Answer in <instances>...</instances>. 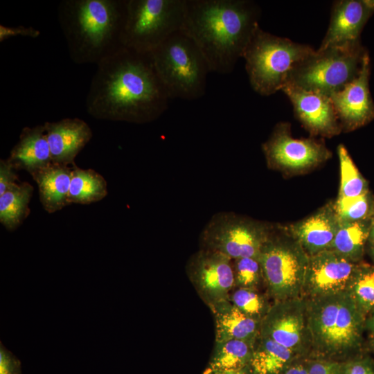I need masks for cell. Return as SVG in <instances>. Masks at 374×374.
Masks as SVG:
<instances>
[{
	"instance_id": "cell-1",
	"label": "cell",
	"mask_w": 374,
	"mask_h": 374,
	"mask_svg": "<svg viewBox=\"0 0 374 374\" xmlns=\"http://www.w3.org/2000/svg\"><path fill=\"white\" fill-rule=\"evenodd\" d=\"M169 99L150 54L122 46L97 64L85 106L96 119L143 124L159 118Z\"/></svg>"
},
{
	"instance_id": "cell-2",
	"label": "cell",
	"mask_w": 374,
	"mask_h": 374,
	"mask_svg": "<svg viewBox=\"0 0 374 374\" xmlns=\"http://www.w3.org/2000/svg\"><path fill=\"white\" fill-rule=\"evenodd\" d=\"M260 11L249 0H186L181 30L197 46L210 71H233L256 28Z\"/></svg>"
},
{
	"instance_id": "cell-3",
	"label": "cell",
	"mask_w": 374,
	"mask_h": 374,
	"mask_svg": "<svg viewBox=\"0 0 374 374\" xmlns=\"http://www.w3.org/2000/svg\"><path fill=\"white\" fill-rule=\"evenodd\" d=\"M127 0H62L57 20L69 55L78 64H98L121 47Z\"/></svg>"
},
{
	"instance_id": "cell-4",
	"label": "cell",
	"mask_w": 374,
	"mask_h": 374,
	"mask_svg": "<svg viewBox=\"0 0 374 374\" xmlns=\"http://www.w3.org/2000/svg\"><path fill=\"white\" fill-rule=\"evenodd\" d=\"M310 339L308 358L346 362L359 350L366 317L350 292L305 299Z\"/></svg>"
},
{
	"instance_id": "cell-5",
	"label": "cell",
	"mask_w": 374,
	"mask_h": 374,
	"mask_svg": "<svg viewBox=\"0 0 374 374\" xmlns=\"http://www.w3.org/2000/svg\"><path fill=\"white\" fill-rule=\"evenodd\" d=\"M314 51L309 45L266 32L258 24L242 57L252 89L267 96L281 91L293 69Z\"/></svg>"
},
{
	"instance_id": "cell-6",
	"label": "cell",
	"mask_w": 374,
	"mask_h": 374,
	"mask_svg": "<svg viewBox=\"0 0 374 374\" xmlns=\"http://www.w3.org/2000/svg\"><path fill=\"white\" fill-rule=\"evenodd\" d=\"M150 55L170 99L193 100L205 94L209 67L197 46L184 31L171 35Z\"/></svg>"
},
{
	"instance_id": "cell-7",
	"label": "cell",
	"mask_w": 374,
	"mask_h": 374,
	"mask_svg": "<svg viewBox=\"0 0 374 374\" xmlns=\"http://www.w3.org/2000/svg\"><path fill=\"white\" fill-rule=\"evenodd\" d=\"M367 53L360 41L315 50L293 69L285 84L330 97L358 76Z\"/></svg>"
},
{
	"instance_id": "cell-8",
	"label": "cell",
	"mask_w": 374,
	"mask_h": 374,
	"mask_svg": "<svg viewBox=\"0 0 374 374\" xmlns=\"http://www.w3.org/2000/svg\"><path fill=\"white\" fill-rule=\"evenodd\" d=\"M186 0H127L122 45L150 54L182 29Z\"/></svg>"
},
{
	"instance_id": "cell-9",
	"label": "cell",
	"mask_w": 374,
	"mask_h": 374,
	"mask_svg": "<svg viewBox=\"0 0 374 374\" xmlns=\"http://www.w3.org/2000/svg\"><path fill=\"white\" fill-rule=\"evenodd\" d=\"M258 260L275 302L302 297L309 256L291 235L276 236L271 232Z\"/></svg>"
},
{
	"instance_id": "cell-10",
	"label": "cell",
	"mask_w": 374,
	"mask_h": 374,
	"mask_svg": "<svg viewBox=\"0 0 374 374\" xmlns=\"http://www.w3.org/2000/svg\"><path fill=\"white\" fill-rule=\"evenodd\" d=\"M271 233L265 223L223 212L214 215L201 235L203 249L220 252L232 260L258 258Z\"/></svg>"
},
{
	"instance_id": "cell-11",
	"label": "cell",
	"mask_w": 374,
	"mask_h": 374,
	"mask_svg": "<svg viewBox=\"0 0 374 374\" xmlns=\"http://www.w3.org/2000/svg\"><path fill=\"white\" fill-rule=\"evenodd\" d=\"M259 336L275 341L300 357L308 358L310 339L306 300L276 301L260 323Z\"/></svg>"
},
{
	"instance_id": "cell-12",
	"label": "cell",
	"mask_w": 374,
	"mask_h": 374,
	"mask_svg": "<svg viewBox=\"0 0 374 374\" xmlns=\"http://www.w3.org/2000/svg\"><path fill=\"white\" fill-rule=\"evenodd\" d=\"M290 125H276L269 139L262 145L268 164L273 168L300 171L316 166L327 160L331 152L326 145L315 139H294Z\"/></svg>"
},
{
	"instance_id": "cell-13",
	"label": "cell",
	"mask_w": 374,
	"mask_h": 374,
	"mask_svg": "<svg viewBox=\"0 0 374 374\" xmlns=\"http://www.w3.org/2000/svg\"><path fill=\"white\" fill-rule=\"evenodd\" d=\"M360 267L330 249L310 256L302 298L349 292Z\"/></svg>"
},
{
	"instance_id": "cell-14",
	"label": "cell",
	"mask_w": 374,
	"mask_h": 374,
	"mask_svg": "<svg viewBox=\"0 0 374 374\" xmlns=\"http://www.w3.org/2000/svg\"><path fill=\"white\" fill-rule=\"evenodd\" d=\"M232 260L220 252L207 249H201L189 260L188 276L209 306L229 299V292L235 285Z\"/></svg>"
},
{
	"instance_id": "cell-15",
	"label": "cell",
	"mask_w": 374,
	"mask_h": 374,
	"mask_svg": "<svg viewBox=\"0 0 374 374\" xmlns=\"http://www.w3.org/2000/svg\"><path fill=\"white\" fill-rule=\"evenodd\" d=\"M370 73L367 53L358 76L330 96L341 130H354L374 118V102L369 90Z\"/></svg>"
},
{
	"instance_id": "cell-16",
	"label": "cell",
	"mask_w": 374,
	"mask_h": 374,
	"mask_svg": "<svg viewBox=\"0 0 374 374\" xmlns=\"http://www.w3.org/2000/svg\"><path fill=\"white\" fill-rule=\"evenodd\" d=\"M281 91L290 99L298 120L311 134L331 137L341 130L330 97L288 84Z\"/></svg>"
},
{
	"instance_id": "cell-17",
	"label": "cell",
	"mask_w": 374,
	"mask_h": 374,
	"mask_svg": "<svg viewBox=\"0 0 374 374\" xmlns=\"http://www.w3.org/2000/svg\"><path fill=\"white\" fill-rule=\"evenodd\" d=\"M374 12V0H339L332 3L329 26L318 50L360 41Z\"/></svg>"
},
{
	"instance_id": "cell-18",
	"label": "cell",
	"mask_w": 374,
	"mask_h": 374,
	"mask_svg": "<svg viewBox=\"0 0 374 374\" xmlns=\"http://www.w3.org/2000/svg\"><path fill=\"white\" fill-rule=\"evenodd\" d=\"M340 226L334 204L291 224L288 233L310 256L329 249Z\"/></svg>"
},
{
	"instance_id": "cell-19",
	"label": "cell",
	"mask_w": 374,
	"mask_h": 374,
	"mask_svg": "<svg viewBox=\"0 0 374 374\" xmlns=\"http://www.w3.org/2000/svg\"><path fill=\"white\" fill-rule=\"evenodd\" d=\"M52 163H73L78 154L92 138L89 125L78 118H66L44 123Z\"/></svg>"
},
{
	"instance_id": "cell-20",
	"label": "cell",
	"mask_w": 374,
	"mask_h": 374,
	"mask_svg": "<svg viewBox=\"0 0 374 374\" xmlns=\"http://www.w3.org/2000/svg\"><path fill=\"white\" fill-rule=\"evenodd\" d=\"M8 159L15 168L25 169L31 175L52 163L44 124L24 127Z\"/></svg>"
},
{
	"instance_id": "cell-21",
	"label": "cell",
	"mask_w": 374,
	"mask_h": 374,
	"mask_svg": "<svg viewBox=\"0 0 374 374\" xmlns=\"http://www.w3.org/2000/svg\"><path fill=\"white\" fill-rule=\"evenodd\" d=\"M210 308L215 320L216 342L231 339L256 342L259 336L260 321L242 312L230 299Z\"/></svg>"
},
{
	"instance_id": "cell-22",
	"label": "cell",
	"mask_w": 374,
	"mask_h": 374,
	"mask_svg": "<svg viewBox=\"0 0 374 374\" xmlns=\"http://www.w3.org/2000/svg\"><path fill=\"white\" fill-rule=\"evenodd\" d=\"M71 172L67 166L52 163L31 175L37 184L41 203L48 213L70 204Z\"/></svg>"
},
{
	"instance_id": "cell-23",
	"label": "cell",
	"mask_w": 374,
	"mask_h": 374,
	"mask_svg": "<svg viewBox=\"0 0 374 374\" xmlns=\"http://www.w3.org/2000/svg\"><path fill=\"white\" fill-rule=\"evenodd\" d=\"M298 358L300 357L275 341L258 336L249 366L253 374H282Z\"/></svg>"
},
{
	"instance_id": "cell-24",
	"label": "cell",
	"mask_w": 374,
	"mask_h": 374,
	"mask_svg": "<svg viewBox=\"0 0 374 374\" xmlns=\"http://www.w3.org/2000/svg\"><path fill=\"white\" fill-rule=\"evenodd\" d=\"M254 344L231 339L216 342V346L204 371L240 370L250 366Z\"/></svg>"
},
{
	"instance_id": "cell-25",
	"label": "cell",
	"mask_w": 374,
	"mask_h": 374,
	"mask_svg": "<svg viewBox=\"0 0 374 374\" xmlns=\"http://www.w3.org/2000/svg\"><path fill=\"white\" fill-rule=\"evenodd\" d=\"M107 195L104 177L92 169L73 166L69 188L70 204H89L103 199Z\"/></svg>"
},
{
	"instance_id": "cell-26",
	"label": "cell",
	"mask_w": 374,
	"mask_h": 374,
	"mask_svg": "<svg viewBox=\"0 0 374 374\" xmlns=\"http://www.w3.org/2000/svg\"><path fill=\"white\" fill-rule=\"evenodd\" d=\"M33 191V186L24 182L0 195V222L8 230H15L28 215Z\"/></svg>"
},
{
	"instance_id": "cell-27",
	"label": "cell",
	"mask_w": 374,
	"mask_h": 374,
	"mask_svg": "<svg viewBox=\"0 0 374 374\" xmlns=\"http://www.w3.org/2000/svg\"><path fill=\"white\" fill-rule=\"evenodd\" d=\"M370 228L363 221L340 222L339 229L329 249L344 258L357 263L369 236Z\"/></svg>"
},
{
	"instance_id": "cell-28",
	"label": "cell",
	"mask_w": 374,
	"mask_h": 374,
	"mask_svg": "<svg viewBox=\"0 0 374 374\" xmlns=\"http://www.w3.org/2000/svg\"><path fill=\"white\" fill-rule=\"evenodd\" d=\"M337 154L341 174L338 197H355L368 193L365 180L357 170L344 145L338 146Z\"/></svg>"
},
{
	"instance_id": "cell-29",
	"label": "cell",
	"mask_w": 374,
	"mask_h": 374,
	"mask_svg": "<svg viewBox=\"0 0 374 374\" xmlns=\"http://www.w3.org/2000/svg\"><path fill=\"white\" fill-rule=\"evenodd\" d=\"M350 293L366 317L374 310V268L360 267Z\"/></svg>"
},
{
	"instance_id": "cell-30",
	"label": "cell",
	"mask_w": 374,
	"mask_h": 374,
	"mask_svg": "<svg viewBox=\"0 0 374 374\" xmlns=\"http://www.w3.org/2000/svg\"><path fill=\"white\" fill-rule=\"evenodd\" d=\"M231 301L246 315L261 321L271 305L255 289L238 288L232 294Z\"/></svg>"
},
{
	"instance_id": "cell-31",
	"label": "cell",
	"mask_w": 374,
	"mask_h": 374,
	"mask_svg": "<svg viewBox=\"0 0 374 374\" xmlns=\"http://www.w3.org/2000/svg\"><path fill=\"white\" fill-rule=\"evenodd\" d=\"M334 206L340 222L363 221L371 211L368 193L355 197H338Z\"/></svg>"
},
{
	"instance_id": "cell-32",
	"label": "cell",
	"mask_w": 374,
	"mask_h": 374,
	"mask_svg": "<svg viewBox=\"0 0 374 374\" xmlns=\"http://www.w3.org/2000/svg\"><path fill=\"white\" fill-rule=\"evenodd\" d=\"M235 285L239 288L255 289L263 280L258 258H242L233 260Z\"/></svg>"
},
{
	"instance_id": "cell-33",
	"label": "cell",
	"mask_w": 374,
	"mask_h": 374,
	"mask_svg": "<svg viewBox=\"0 0 374 374\" xmlns=\"http://www.w3.org/2000/svg\"><path fill=\"white\" fill-rule=\"evenodd\" d=\"M308 374H345L346 362L307 358Z\"/></svg>"
},
{
	"instance_id": "cell-34",
	"label": "cell",
	"mask_w": 374,
	"mask_h": 374,
	"mask_svg": "<svg viewBox=\"0 0 374 374\" xmlns=\"http://www.w3.org/2000/svg\"><path fill=\"white\" fill-rule=\"evenodd\" d=\"M0 374H22L21 361L0 341Z\"/></svg>"
},
{
	"instance_id": "cell-35",
	"label": "cell",
	"mask_w": 374,
	"mask_h": 374,
	"mask_svg": "<svg viewBox=\"0 0 374 374\" xmlns=\"http://www.w3.org/2000/svg\"><path fill=\"white\" fill-rule=\"evenodd\" d=\"M15 167L8 160L0 161V195L13 187L16 183L17 176L15 172Z\"/></svg>"
},
{
	"instance_id": "cell-36",
	"label": "cell",
	"mask_w": 374,
	"mask_h": 374,
	"mask_svg": "<svg viewBox=\"0 0 374 374\" xmlns=\"http://www.w3.org/2000/svg\"><path fill=\"white\" fill-rule=\"evenodd\" d=\"M345 374H374V363L369 357H354L346 362Z\"/></svg>"
},
{
	"instance_id": "cell-37",
	"label": "cell",
	"mask_w": 374,
	"mask_h": 374,
	"mask_svg": "<svg viewBox=\"0 0 374 374\" xmlns=\"http://www.w3.org/2000/svg\"><path fill=\"white\" fill-rule=\"evenodd\" d=\"M40 34V32L33 27H25L19 26L16 27L6 26L0 25V42H2L12 37L21 35L24 37H29L36 38Z\"/></svg>"
},
{
	"instance_id": "cell-38",
	"label": "cell",
	"mask_w": 374,
	"mask_h": 374,
	"mask_svg": "<svg viewBox=\"0 0 374 374\" xmlns=\"http://www.w3.org/2000/svg\"><path fill=\"white\" fill-rule=\"evenodd\" d=\"M282 374H308L306 357H300L290 364Z\"/></svg>"
},
{
	"instance_id": "cell-39",
	"label": "cell",
	"mask_w": 374,
	"mask_h": 374,
	"mask_svg": "<svg viewBox=\"0 0 374 374\" xmlns=\"http://www.w3.org/2000/svg\"><path fill=\"white\" fill-rule=\"evenodd\" d=\"M203 374H253V373L250 366H248L240 370L204 371Z\"/></svg>"
},
{
	"instance_id": "cell-40",
	"label": "cell",
	"mask_w": 374,
	"mask_h": 374,
	"mask_svg": "<svg viewBox=\"0 0 374 374\" xmlns=\"http://www.w3.org/2000/svg\"><path fill=\"white\" fill-rule=\"evenodd\" d=\"M365 326L374 335V310L366 317Z\"/></svg>"
},
{
	"instance_id": "cell-41",
	"label": "cell",
	"mask_w": 374,
	"mask_h": 374,
	"mask_svg": "<svg viewBox=\"0 0 374 374\" xmlns=\"http://www.w3.org/2000/svg\"><path fill=\"white\" fill-rule=\"evenodd\" d=\"M368 238L372 244V248H374V220L371 224V226L370 227Z\"/></svg>"
},
{
	"instance_id": "cell-42",
	"label": "cell",
	"mask_w": 374,
	"mask_h": 374,
	"mask_svg": "<svg viewBox=\"0 0 374 374\" xmlns=\"http://www.w3.org/2000/svg\"><path fill=\"white\" fill-rule=\"evenodd\" d=\"M371 253H372V256H373V260H374V248L371 249Z\"/></svg>"
},
{
	"instance_id": "cell-43",
	"label": "cell",
	"mask_w": 374,
	"mask_h": 374,
	"mask_svg": "<svg viewBox=\"0 0 374 374\" xmlns=\"http://www.w3.org/2000/svg\"><path fill=\"white\" fill-rule=\"evenodd\" d=\"M373 347H374V339H373Z\"/></svg>"
}]
</instances>
